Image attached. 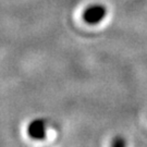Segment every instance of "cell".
Listing matches in <instances>:
<instances>
[{
  "mask_svg": "<svg viewBox=\"0 0 147 147\" xmlns=\"http://www.w3.org/2000/svg\"><path fill=\"white\" fill-rule=\"evenodd\" d=\"M27 134L32 140L42 141L47 135V123L44 119H34L27 125Z\"/></svg>",
  "mask_w": 147,
  "mask_h": 147,
  "instance_id": "cell-1",
  "label": "cell"
},
{
  "mask_svg": "<svg viewBox=\"0 0 147 147\" xmlns=\"http://www.w3.org/2000/svg\"><path fill=\"white\" fill-rule=\"evenodd\" d=\"M106 16V9L102 5H92L84 11L83 19L88 24H97Z\"/></svg>",
  "mask_w": 147,
  "mask_h": 147,
  "instance_id": "cell-2",
  "label": "cell"
},
{
  "mask_svg": "<svg viewBox=\"0 0 147 147\" xmlns=\"http://www.w3.org/2000/svg\"><path fill=\"white\" fill-rule=\"evenodd\" d=\"M111 147H126V140L123 136L118 135L112 140Z\"/></svg>",
  "mask_w": 147,
  "mask_h": 147,
  "instance_id": "cell-3",
  "label": "cell"
}]
</instances>
